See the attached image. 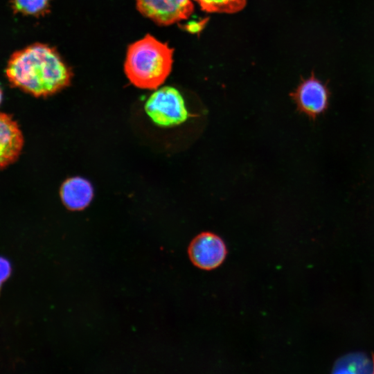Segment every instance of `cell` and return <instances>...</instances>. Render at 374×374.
<instances>
[{"mask_svg":"<svg viewBox=\"0 0 374 374\" xmlns=\"http://www.w3.org/2000/svg\"><path fill=\"white\" fill-rule=\"evenodd\" d=\"M188 253L191 262L197 267L211 270L224 262L227 250L220 236L211 232H202L190 242Z\"/></svg>","mask_w":374,"mask_h":374,"instance_id":"cell-6","label":"cell"},{"mask_svg":"<svg viewBox=\"0 0 374 374\" xmlns=\"http://www.w3.org/2000/svg\"><path fill=\"white\" fill-rule=\"evenodd\" d=\"M333 373H373L374 360L361 352L345 355L332 367Z\"/></svg>","mask_w":374,"mask_h":374,"instance_id":"cell-9","label":"cell"},{"mask_svg":"<svg viewBox=\"0 0 374 374\" xmlns=\"http://www.w3.org/2000/svg\"><path fill=\"white\" fill-rule=\"evenodd\" d=\"M12 271V266L10 261L0 256V285L6 281L10 276Z\"/></svg>","mask_w":374,"mask_h":374,"instance_id":"cell-12","label":"cell"},{"mask_svg":"<svg viewBox=\"0 0 374 374\" xmlns=\"http://www.w3.org/2000/svg\"><path fill=\"white\" fill-rule=\"evenodd\" d=\"M10 2L15 13L38 17L48 12L51 0H10Z\"/></svg>","mask_w":374,"mask_h":374,"instance_id":"cell-11","label":"cell"},{"mask_svg":"<svg viewBox=\"0 0 374 374\" xmlns=\"http://www.w3.org/2000/svg\"><path fill=\"white\" fill-rule=\"evenodd\" d=\"M327 83L316 78L314 71L309 78H302L290 94L298 111L312 120L324 114L329 107L331 96Z\"/></svg>","mask_w":374,"mask_h":374,"instance_id":"cell-4","label":"cell"},{"mask_svg":"<svg viewBox=\"0 0 374 374\" xmlns=\"http://www.w3.org/2000/svg\"><path fill=\"white\" fill-rule=\"evenodd\" d=\"M141 15L158 25L168 26L188 19L194 10L191 0H135Z\"/></svg>","mask_w":374,"mask_h":374,"instance_id":"cell-5","label":"cell"},{"mask_svg":"<svg viewBox=\"0 0 374 374\" xmlns=\"http://www.w3.org/2000/svg\"><path fill=\"white\" fill-rule=\"evenodd\" d=\"M93 196L91 184L87 179L79 177L66 179L60 188L62 201L71 211L85 208L90 204Z\"/></svg>","mask_w":374,"mask_h":374,"instance_id":"cell-8","label":"cell"},{"mask_svg":"<svg viewBox=\"0 0 374 374\" xmlns=\"http://www.w3.org/2000/svg\"><path fill=\"white\" fill-rule=\"evenodd\" d=\"M207 12L235 13L242 10L247 0H194Z\"/></svg>","mask_w":374,"mask_h":374,"instance_id":"cell-10","label":"cell"},{"mask_svg":"<svg viewBox=\"0 0 374 374\" xmlns=\"http://www.w3.org/2000/svg\"><path fill=\"white\" fill-rule=\"evenodd\" d=\"M174 49L147 34L127 47L124 71L130 82L143 89L161 85L172 70Z\"/></svg>","mask_w":374,"mask_h":374,"instance_id":"cell-2","label":"cell"},{"mask_svg":"<svg viewBox=\"0 0 374 374\" xmlns=\"http://www.w3.org/2000/svg\"><path fill=\"white\" fill-rule=\"evenodd\" d=\"M1 285H0V290H1Z\"/></svg>","mask_w":374,"mask_h":374,"instance_id":"cell-14","label":"cell"},{"mask_svg":"<svg viewBox=\"0 0 374 374\" xmlns=\"http://www.w3.org/2000/svg\"><path fill=\"white\" fill-rule=\"evenodd\" d=\"M145 111L152 121L161 127H172L193 116L188 112L179 91L163 87L154 91L145 104Z\"/></svg>","mask_w":374,"mask_h":374,"instance_id":"cell-3","label":"cell"},{"mask_svg":"<svg viewBox=\"0 0 374 374\" xmlns=\"http://www.w3.org/2000/svg\"><path fill=\"white\" fill-rule=\"evenodd\" d=\"M24 145L17 123L9 114L0 112V170L15 162Z\"/></svg>","mask_w":374,"mask_h":374,"instance_id":"cell-7","label":"cell"},{"mask_svg":"<svg viewBox=\"0 0 374 374\" xmlns=\"http://www.w3.org/2000/svg\"><path fill=\"white\" fill-rule=\"evenodd\" d=\"M6 75L12 85L36 97L62 90L73 76L55 48L41 43L15 52L8 62Z\"/></svg>","mask_w":374,"mask_h":374,"instance_id":"cell-1","label":"cell"},{"mask_svg":"<svg viewBox=\"0 0 374 374\" xmlns=\"http://www.w3.org/2000/svg\"><path fill=\"white\" fill-rule=\"evenodd\" d=\"M1 101H2V91L1 89V88H0V104H1Z\"/></svg>","mask_w":374,"mask_h":374,"instance_id":"cell-13","label":"cell"}]
</instances>
